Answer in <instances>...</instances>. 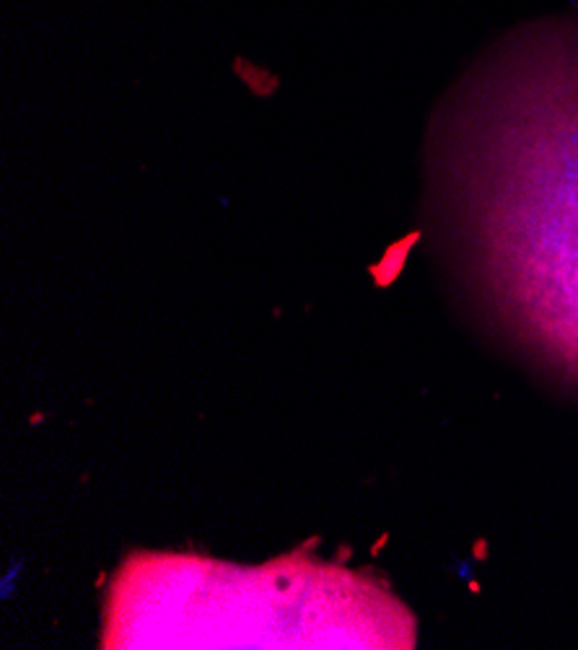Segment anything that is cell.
Masks as SVG:
<instances>
[{
    "label": "cell",
    "mask_w": 578,
    "mask_h": 650,
    "mask_svg": "<svg viewBox=\"0 0 578 650\" xmlns=\"http://www.w3.org/2000/svg\"><path fill=\"white\" fill-rule=\"evenodd\" d=\"M428 215L488 332L578 391V21L511 34L439 112Z\"/></svg>",
    "instance_id": "6da1fadb"
},
{
    "label": "cell",
    "mask_w": 578,
    "mask_h": 650,
    "mask_svg": "<svg viewBox=\"0 0 578 650\" xmlns=\"http://www.w3.org/2000/svg\"><path fill=\"white\" fill-rule=\"evenodd\" d=\"M104 647H412L397 598L345 567L288 557L236 567L135 555L104 609Z\"/></svg>",
    "instance_id": "7a4b0ae2"
}]
</instances>
